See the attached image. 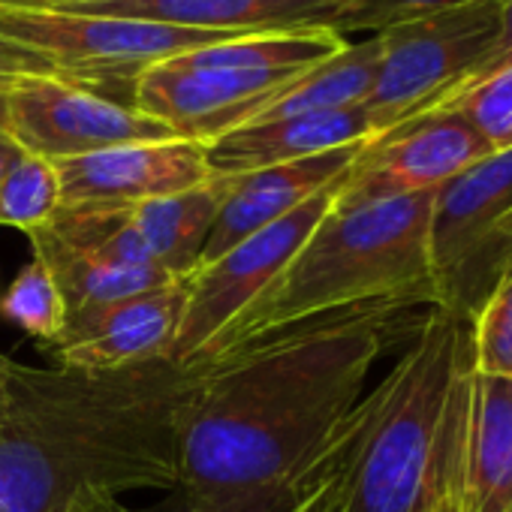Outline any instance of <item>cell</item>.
Here are the masks:
<instances>
[{"instance_id":"obj_32","label":"cell","mask_w":512,"mask_h":512,"mask_svg":"<svg viewBox=\"0 0 512 512\" xmlns=\"http://www.w3.org/2000/svg\"><path fill=\"white\" fill-rule=\"evenodd\" d=\"M91 4H118V0H55L52 7H91Z\"/></svg>"},{"instance_id":"obj_5","label":"cell","mask_w":512,"mask_h":512,"mask_svg":"<svg viewBox=\"0 0 512 512\" xmlns=\"http://www.w3.org/2000/svg\"><path fill=\"white\" fill-rule=\"evenodd\" d=\"M431 308L476 314L512 269V148H500L434 190L428 223Z\"/></svg>"},{"instance_id":"obj_25","label":"cell","mask_w":512,"mask_h":512,"mask_svg":"<svg viewBox=\"0 0 512 512\" xmlns=\"http://www.w3.org/2000/svg\"><path fill=\"white\" fill-rule=\"evenodd\" d=\"M446 109H458L485 136L491 151L512 148V67Z\"/></svg>"},{"instance_id":"obj_22","label":"cell","mask_w":512,"mask_h":512,"mask_svg":"<svg viewBox=\"0 0 512 512\" xmlns=\"http://www.w3.org/2000/svg\"><path fill=\"white\" fill-rule=\"evenodd\" d=\"M323 464V461H320ZM320 464L296 482L253 491H190L172 488L166 500L151 506L148 512H305L308 500L317 488ZM136 512V509H133Z\"/></svg>"},{"instance_id":"obj_27","label":"cell","mask_w":512,"mask_h":512,"mask_svg":"<svg viewBox=\"0 0 512 512\" xmlns=\"http://www.w3.org/2000/svg\"><path fill=\"white\" fill-rule=\"evenodd\" d=\"M512 67V0H503V16H500V34L497 40L485 49V55L467 70V76L461 79V85L455 88V94L449 97L446 106L458 103L461 97H467L470 91H476L479 85H485L488 79H494L497 73ZM443 106V109H446Z\"/></svg>"},{"instance_id":"obj_4","label":"cell","mask_w":512,"mask_h":512,"mask_svg":"<svg viewBox=\"0 0 512 512\" xmlns=\"http://www.w3.org/2000/svg\"><path fill=\"white\" fill-rule=\"evenodd\" d=\"M431 202L434 193L335 202L290 266L214 338L205 359L356 308H431Z\"/></svg>"},{"instance_id":"obj_28","label":"cell","mask_w":512,"mask_h":512,"mask_svg":"<svg viewBox=\"0 0 512 512\" xmlns=\"http://www.w3.org/2000/svg\"><path fill=\"white\" fill-rule=\"evenodd\" d=\"M40 76H64L67 79V73L43 52L0 37V100H4L19 82L40 79Z\"/></svg>"},{"instance_id":"obj_14","label":"cell","mask_w":512,"mask_h":512,"mask_svg":"<svg viewBox=\"0 0 512 512\" xmlns=\"http://www.w3.org/2000/svg\"><path fill=\"white\" fill-rule=\"evenodd\" d=\"M362 145H347V148L326 151L317 157L232 175L229 196L205 241L199 269L214 263L217 256H223L226 250H232L253 232H260L269 223L281 220L284 214H290L293 208H299L320 190L341 181L347 169L353 166V160L359 157Z\"/></svg>"},{"instance_id":"obj_10","label":"cell","mask_w":512,"mask_h":512,"mask_svg":"<svg viewBox=\"0 0 512 512\" xmlns=\"http://www.w3.org/2000/svg\"><path fill=\"white\" fill-rule=\"evenodd\" d=\"M4 130L22 145V151L52 163L133 142L178 139L133 103H121L64 76L19 82L4 97Z\"/></svg>"},{"instance_id":"obj_23","label":"cell","mask_w":512,"mask_h":512,"mask_svg":"<svg viewBox=\"0 0 512 512\" xmlns=\"http://www.w3.org/2000/svg\"><path fill=\"white\" fill-rule=\"evenodd\" d=\"M467 341L473 374L512 380V269L470 317Z\"/></svg>"},{"instance_id":"obj_33","label":"cell","mask_w":512,"mask_h":512,"mask_svg":"<svg viewBox=\"0 0 512 512\" xmlns=\"http://www.w3.org/2000/svg\"><path fill=\"white\" fill-rule=\"evenodd\" d=\"M0 127H4V100H0Z\"/></svg>"},{"instance_id":"obj_3","label":"cell","mask_w":512,"mask_h":512,"mask_svg":"<svg viewBox=\"0 0 512 512\" xmlns=\"http://www.w3.org/2000/svg\"><path fill=\"white\" fill-rule=\"evenodd\" d=\"M467 371V320L428 308L323 455L305 512H422Z\"/></svg>"},{"instance_id":"obj_21","label":"cell","mask_w":512,"mask_h":512,"mask_svg":"<svg viewBox=\"0 0 512 512\" xmlns=\"http://www.w3.org/2000/svg\"><path fill=\"white\" fill-rule=\"evenodd\" d=\"M61 208V181L52 160L22 154L0 181V226L34 232Z\"/></svg>"},{"instance_id":"obj_31","label":"cell","mask_w":512,"mask_h":512,"mask_svg":"<svg viewBox=\"0 0 512 512\" xmlns=\"http://www.w3.org/2000/svg\"><path fill=\"white\" fill-rule=\"evenodd\" d=\"M52 0H0V10H49Z\"/></svg>"},{"instance_id":"obj_24","label":"cell","mask_w":512,"mask_h":512,"mask_svg":"<svg viewBox=\"0 0 512 512\" xmlns=\"http://www.w3.org/2000/svg\"><path fill=\"white\" fill-rule=\"evenodd\" d=\"M467 380L470 371L458 389L452 416H449V428H446V440H443V452L434 470V482L428 491V500L422 506V512H467L464 506V404H467Z\"/></svg>"},{"instance_id":"obj_20","label":"cell","mask_w":512,"mask_h":512,"mask_svg":"<svg viewBox=\"0 0 512 512\" xmlns=\"http://www.w3.org/2000/svg\"><path fill=\"white\" fill-rule=\"evenodd\" d=\"M0 320H7L40 344L58 347V341L64 338L70 308L40 256H31L22 272L7 284V290L0 293Z\"/></svg>"},{"instance_id":"obj_2","label":"cell","mask_w":512,"mask_h":512,"mask_svg":"<svg viewBox=\"0 0 512 512\" xmlns=\"http://www.w3.org/2000/svg\"><path fill=\"white\" fill-rule=\"evenodd\" d=\"M199 362L124 371L0 353V512H61L79 494L172 491Z\"/></svg>"},{"instance_id":"obj_34","label":"cell","mask_w":512,"mask_h":512,"mask_svg":"<svg viewBox=\"0 0 512 512\" xmlns=\"http://www.w3.org/2000/svg\"><path fill=\"white\" fill-rule=\"evenodd\" d=\"M52 4H55V0H52Z\"/></svg>"},{"instance_id":"obj_1","label":"cell","mask_w":512,"mask_h":512,"mask_svg":"<svg viewBox=\"0 0 512 512\" xmlns=\"http://www.w3.org/2000/svg\"><path fill=\"white\" fill-rule=\"evenodd\" d=\"M410 305L317 317L199 362L181 419V488L253 491L311 473L365 398Z\"/></svg>"},{"instance_id":"obj_29","label":"cell","mask_w":512,"mask_h":512,"mask_svg":"<svg viewBox=\"0 0 512 512\" xmlns=\"http://www.w3.org/2000/svg\"><path fill=\"white\" fill-rule=\"evenodd\" d=\"M61 512H133V509L112 494H79L76 500L61 506Z\"/></svg>"},{"instance_id":"obj_8","label":"cell","mask_w":512,"mask_h":512,"mask_svg":"<svg viewBox=\"0 0 512 512\" xmlns=\"http://www.w3.org/2000/svg\"><path fill=\"white\" fill-rule=\"evenodd\" d=\"M338 184L320 190L281 220L253 232L214 263L196 269L187 287V311L172 350V362L196 365L205 359L214 338L260 296L302 250L320 220L335 208Z\"/></svg>"},{"instance_id":"obj_7","label":"cell","mask_w":512,"mask_h":512,"mask_svg":"<svg viewBox=\"0 0 512 512\" xmlns=\"http://www.w3.org/2000/svg\"><path fill=\"white\" fill-rule=\"evenodd\" d=\"M0 37L52 58L67 79L97 88L109 76L133 79L184 52L226 43L244 34L193 31L124 16H88L70 10H0ZM100 91V88H97Z\"/></svg>"},{"instance_id":"obj_13","label":"cell","mask_w":512,"mask_h":512,"mask_svg":"<svg viewBox=\"0 0 512 512\" xmlns=\"http://www.w3.org/2000/svg\"><path fill=\"white\" fill-rule=\"evenodd\" d=\"M187 281L121 299L67 326L55 347V359L76 371H124L160 359H172L184 311Z\"/></svg>"},{"instance_id":"obj_30","label":"cell","mask_w":512,"mask_h":512,"mask_svg":"<svg viewBox=\"0 0 512 512\" xmlns=\"http://www.w3.org/2000/svg\"><path fill=\"white\" fill-rule=\"evenodd\" d=\"M25 151H22V145L4 130V127H0V181H4V175L13 169V163L22 157Z\"/></svg>"},{"instance_id":"obj_19","label":"cell","mask_w":512,"mask_h":512,"mask_svg":"<svg viewBox=\"0 0 512 512\" xmlns=\"http://www.w3.org/2000/svg\"><path fill=\"white\" fill-rule=\"evenodd\" d=\"M377 67H380L377 34L362 43H347L332 58L296 76L287 85V91L278 100H272L253 121H278L293 115H320V112L365 106L377 79Z\"/></svg>"},{"instance_id":"obj_18","label":"cell","mask_w":512,"mask_h":512,"mask_svg":"<svg viewBox=\"0 0 512 512\" xmlns=\"http://www.w3.org/2000/svg\"><path fill=\"white\" fill-rule=\"evenodd\" d=\"M229 187L232 175H211L190 190L130 208L145 253L172 281H187L199 269L205 241L229 196Z\"/></svg>"},{"instance_id":"obj_17","label":"cell","mask_w":512,"mask_h":512,"mask_svg":"<svg viewBox=\"0 0 512 512\" xmlns=\"http://www.w3.org/2000/svg\"><path fill=\"white\" fill-rule=\"evenodd\" d=\"M464 506L512 512V380L473 368L464 404Z\"/></svg>"},{"instance_id":"obj_16","label":"cell","mask_w":512,"mask_h":512,"mask_svg":"<svg viewBox=\"0 0 512 512\" xmlns=\"http://www.w3.org/2000/svg\"><path fill=\"white\" fill-rule=\"evenodd\" d=\"M353 0H118V4L58 7L88 16H124L217 34H278L329 28Z\"/></svg>"},{"instance_id":"obj_9","label":"cell","mask_w":512,"mask_h":512,"mask_svg":"<svg viewBox=\"0 0 512 512\" xmlns=\"http://www.w3.org/2000/svg\"><path fill=\"white\" fill-rule=\"evenodd\" d=\"M296 76L302 73L214 64L193 49L142 70L133 79L130 103L178 139L208 145L253 121Z\"/></svg>"},{"instance_id":"obj_15","label":"cell","mask_w":512,"mask_h":512,"mask_svg":"<svg viewBox=\"0 0 512 512\" xmlns=\"http://www.w3.org/2000/svg\"><path fill=\"white\" fill-rule=\"evenodd\" d=\"M377 136V127L365 106L293 115L278 121H250L205 145V160L214 175H241L278 163H293L338 151L347 145H362Z\"/></svg>"},{"instance_id":"obj_11","label":"cell","mask_w":512,"mask_h":512,"mask_svg":"<svg viewBox=\"0 0 512 512\" xmlns=\"http://www.w3.org/2000/svg\"><path fill=\"white\" fill-rule=\"evenodd\" d=\"M485 154L491 145L458 109H434L365 142L341 178L335 202L434 193Z\"/></svg>"},{"instance_id":"obj_12","label":"cell","mask_w":512,"mask_h":512,"mask_svg":"<svg viewBox=\"0 0 512 512\" xmlns=\"http://www.w3.org/2000/svg\"><path fill=\"white\" fill-rule=\"evenodd\" d=\"M61 208H133L208 181L205 145L160 139L106 148L55 163Z\"/></svg>"},{"instance_id":"obj_6","label":"cell","mask_w":512,"mask_h":512,"mask_svg":"<svg viewBox=\"0 0 512 512\" xmlns=\"http://www.w3.org/2000/svg\"><path fill=\"white\" fill-rule=\"evenodd\" d=\"M503 0H476L377 31L380 67L365 109L377 136L443 109L467 70L500 34Z\"/></svg>"},{"instance_id":"obj_26","label":"cell","mask_w":512,"mask_h":512,"mask_svg":"<svg viewBox=\"0 0 512 512\" xmlns=\"http://www.w3.org/2000/svg\"><path fill=\"white\" fill-rule=\"evenodd\" d=\"M461 4H476V0H353V4L338 13L329 25L338 37L356 34V31H383L395 22L416 19L425 13L461 7Z\"/></svg>"}]
</instances>
